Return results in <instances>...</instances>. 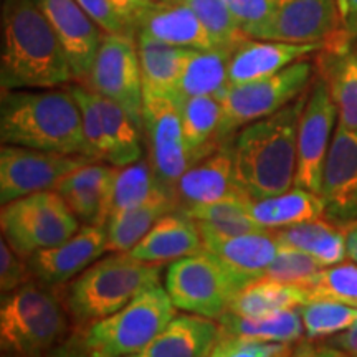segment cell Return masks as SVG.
Masks as SVG:
<instances>
[{
	"instance_id": "obj_1",
	"label": "cell",
	"mask_w": 357,
	"mask_h": 357,
	"mask_svg": "<svg viewBox=\"0 0 357 357\" xmlns=\"http://www.w3.org/2000/svg\"><path fill=\"white\" fill-rule=\"evenodd\" d=\"M0 86L60 88L73 82L68 56L35 0H2Z\"/></svg>"
},
{
	"instance_id": "obj_2",
	"label": "cell",
	"mask_w": 357,
	"mask_h": 357,
	"mask_svg": "<svg viewBox=\"0 0 357 357\" xmlns=\"http://www.w3.org/2000/svg\"><path fill=\"white\" fill-rule=\"evenodd\" d=\"M307 93L278 113L258 119L231 137L235 174L252 200L293 189L298 160V129Z\"/></svg>"
},
{
	"instance_id": "obj_3",
	"label": "cell",
	"mask_w": 357,
	"mask_h": 357,
	"mask_svg": "<svg viewBox=\"0 0 357 357\" xmlns=\"http://www.w3.org/2000/svg\"><path fill=\"white\" fill-rule=\"evenodd\" d=\"M2 144L88 155L82 111L70 89H10L0 100Z\"/></svg>"
},
{
	"instance_id": "obj_4",
	"label": "cell",
	"mask_w": 357,
	"mask_h": 357,
	"mask_svg": "<svg viewBox=\"0 0 357 357\" xmlns=\"http://www.w3.org/2000/svg\"><path fill=\"white\" fill-rule=\"evenodd\" d=\"M162 265L146 263L131 253H111L88 266L63 289L65 306L77 329L108 318L146 288L158 284Z\"/></svg>"
},
{
	"instance_id": "obj_5",
	"label": "cell",
	"mask_w": 357,
	"mask_h": 357,
	"mask_svg": "<svg viewBox=\"0 0 357 357\" xmlns=\"http://www.w3.org/2000/svg\"><path fill=\"white\" fill-rule=\"evenodd\" d=\"M70 312L55 287L33 280L2 294L0 346L17 357H45L70 336Z\"/></svg>"
},
{
	"instance_id": "obj_6",
	"label": "cell",
	"mask_w": 357,
	"mask_h": 357,
	"mask_svg": "<svg viewBox=\"0 0 357 357\" xmlns=\"http://www.w3.org/2000/svg\"><path fill=\"white\" fill-rule=\"evenodd\" d=\"M176 314L177 307L166 287L158 283L137 294L123 310L79 333L96 357H129L144 349Z\"/></svg>"
},
{
	"instance_id": "obj_7",
	"label": "cell",
	"mask_w": 357,
	"mask_h": 357,
	"mask_svg": "<svg viewBox=\"0 0 357 357\" xmlns=\"http://www.w3.org/2000/svg\"><path fill=\"white\" fill-rule=\"evenodd\" d=\"M83 223L56 190H43L2 205V236L20 257L63 243Z\"/></svg>"
},
{
	"instance_id": "obj_8",
	"label": "cell",
	"mask_w": 357,
	"mask_h": 357,
	"mask_svg": "<svg viewBox=\"0 0 357 357\" xmlns=\"http://www.w3.org/2000/svg\"><path fill=\"white\" fill-rule=\"evenodd\" d=\"M166 289L178 311L220 319L243 284L207 250L169 263Z\"/></svg>"
},
{
	"instance_id": "obj_9",
	"label": "cell",
	"mask_w": 357,
	"mask_h": 357,
	"mask_svg": "<svg viewBox=\"0 0 357 357\" xmlns=\"http://www.w3.org/2000/svg\"><path fill=\"white\" fill-rule=\"evenodd\" d=\"M312 73L314 66L305 58L271 77L230 84L220 96L223 106L222 141H230L242 128L278 113L293 102L306 91Z\"/></svg>"
},
{
	"instance_id": "obj_10",
	"label": "cell",
	"mask_w": 357,
	"mask_h": 357,
	"mask_svg": "<svg viewBox=\"0 0 357 357\" xmlns=\"http://www.w3.org/2000/svg\"><path fill=\"white\" fill-rule=\"evenodd\" d=\"M84 86L118 102L142 129L144 86L137 40L132 33H105Z\"/></svg>"
},
{
	"instance_id": "obj_11",
	"label": "cell",
	"mask_w": 357,
	"mask_h": 357,
	"mask_svg": "<svg viewBox=\"0 0 357 357\" xmlns=\"http://www.w3.org/2000/svg\"><path fill=\"white\" fill-rule=\"evenodd\" d=\"M93 160L22 146L2 144L0 149V202L7 205L25 195L55 190L63 178Z\"/></svg>"
},
{
	"instance_id": "obj_12",
	"label": "cell",
	"mask_w": 357,
	"mask_h": 357,
	"mask_svg": "<svg viewBox=\"0 0 357 357\" xmlns=\"http://www.w3.org/2000/svg\"><path fill=\"white\" fill-rule=\"evenodd\" d=\"M339 119L328 83L316 78L300 119L298 129V160L294 187L319 194L323 169Z\"/></svg>"
},
{
	"instance_id": "obj_13",
	"label": "cell",
	"mask_w": 357,
	"mask_h": 357,
	"mask_svg": "<svg viewBox=\"0 0 357 357\" xmlns=\"http://www.w3.org/2000/svg\"><path fill=\"white\" fill-rule=\"evenodd\" d=\"M142 129L149 144L151 166L160 181L174 190L182 174L195 162L187 147L176 102L164 96L144 95Z\"/></svg>"
},
{
	"instance_id": "obj_14",
	"label": "cell",
	"mask_w": 357,
	"mask_h": 357,
	"mask_svg": "<svg viewBox=\"0 0 357 357\" xmlns=\"http://www.w3.org/2000/svg\"><path fill=\"white\" fill-rule=\"evenodd\" d=\"M324 217L342 229L357 223V129L337 124L321 181Z\"/></svg>"
},
{
	"instance_id": "obj_15",
	"label": "cell",
	"mask_w": 357,
	"mask_h": 357,
	"mask_svg": "<svg viewBox=\"0 0 357 357\" xmlns=\"http://www.w3.org/2000/svg\"><path fill=\"white\" fill-rule=\"evenodd\" d=\"M105 253H108L106 227L83 223L63 243L42 250L26 260L35 280L56 288L82 275Z\"/></svg>"
},
{
	"instance_id": "obj_16",
	"label": "cell",
	"mask_w": 357,
	"mask_h": 357,
	"mask_svg": "<svg viewBox=\"0 0 357 357\" xmlns=\"http://www.w3.org/2000/svg\"><path fill=\"white\" fill-rule=\"evenodd\" d=\"M50 22L68 56L73 79L86 82L105 32L79 7L77 0H35Z\"/></svg>"
},
{
	"instance_id": "obj_17",
	"label": "cell",
	"mask_w": 357,
	"mask_h": 357,
	"mask_svg": "<svg viewBox=\"0 0 357 357\" xmlns=\"http://www.w3.org/2000/svg\"><path fill=\"white\" fill-rule=\"evenodd\" d=\"M339 33L337 0H275L266 40L326 45Z\"/></svg>"
},
{
	"instance_id": "obj_18",
	"label": "cell",
	"mask_w": 357,
	"mask_h": 357,
	"mask_svg": "<svg viewBox=\"0 0 357 357\" xmlns=\"http://www.w3.org/2000/svg\"><path fill=\"white\" fill-rule=\"evenodd\" d=\"M231 139L205 158L195 160L176 184L178 211L223 199L247 197L235 174ZM252 200V199H250Z\"/></svg>"
},
{
	"instance_id": "obj_19",
	"label": "cell",
	"mask_w": 357,
	"mask_h": 357,
	"mask_svg": "<svg viewBox=\"0 0 357 357\" xmlns=\"http://www.w3.org/2000/svg\"><path fill=\"white\" fill-rule=\"evenodd\" d=\"M323 48L324 43H288L278 40L248 38L231 52L229 82L230 84H242L271 77Z\"/></svg>"
},
{
	"instance_id": "obj_20",
	"label": "cell",
	"mask_w": 357,
	"mask_h": 357,
	"mask_svg": "<svg viewBox=\"0 0 357 357\" xmlns=\"http://www.w3.org/2000/svg\"><path fill=\"white\" fill-rule=\"evenodd\" d=\"M202 236L204 248L211 252L245 287L261 280L278 253L273 231H252L235 236Z\"/></svg>"
},
{
	"instance_id": "obj_21",
	"label": "cell",
	"mask_w": 357,
	"mask_h": 357,
	"mask_svg": "<svg viewBox=\"0 0 357 357\" xmlns=\"http://www.w3.org/2000/svg\"><path fill=\"white\" fill-rule=\"evenodd\" d=\"M114 172L116 166L89 160L68 174L55 190L65 199L79 222L106 227Z\"/></svg>"
},
{
	"instance_id": "obj_22",
	"label": "cell",
	"mask_w": 357,
	"mask_h": 357,
	"mask_svg": "<svg viewBox=\"0 0 357 357\" xmlns=\"http://www.w3.org/2000/svg\"><path fill=\"white\" fill-rule=\"evenodd\" d=\"M321 77L328 83L339 124L357 129V43L339 33L321 50Z\"/></svg>"
},
{
	"instance_id": "obj_23",
	"label": "cell",
	"mask_w": 357,
	"mask_h": 357,
	"mask_svg": "<svg viewBox=\"0 0 357 357\" xmlns=\"http://www.w3.org/2000/svg\"><path fill=\"white\" fill-rule=\"evenodd\" d=\"M202 250L204 242L197 223L182 211H174L160 217L129 253L141 261L166 265Z\"/></svg>"
},
{
	"instance_id": "obj_24",
	"label": "cell",
	"mask_w": 357,
	"mask_h": 357,
	"mask_svg": "<svg viewBox=\"0 0 357 357\" xmlns=\"http://www.w3.org/2000/svg\"><path fill=\"white\" fill-rule=\"evenodd\" d=\"M220 339L217 319L182 312L153 341L129 357H208Z\"/></svg>"
},
{
	"instance_id": "obj_25",
	"label": "cell",
	"mask_w": 357,
	"mask_h": 357,
	"mask_svg": "<svg viewBox=\"0 0 357 357\" xmlns=\"http://www.w3.org/2000/svg\"><path fill=\"white\" fill-rule=\"evenodd\" d=\"M136 35L190 50H208L213 42L195 12L184 2H158L142 17Z\"/></svg>"
},
{
	"instance_id": "obj_26",
	"label": "cell",
	"mask_w": 357,
	"mask_h": 357,
	"mask_svg": "<svg viewBox=\"0 0 357 357\" xmlns=\"http://www.w3.org/2000/svg\"><path fill=\"white\" fill-rule=\"evenodd\" d=\"M144 95L169 98L176 102L178 83L190 56V48L172 47L136 35Z\"/></svg>"
},
{
	"instance_id": "obj_27",
	"label": "cell",
	"mask_w": 357,
	"mask_h": 357,
	"mask_svg": "<svg viewBox=\"0 0 357 357\" xmlns=\"http://www.w3.org/2000/svg\"><path fill=\"white\" fill-rule=\"evenodd\" d=\"M153 202L177 204V199L171 187L160 181L149 160L139 159L129 166L116 167L109 197V217L116 212Z\"/></svg>"
},
{
	"instance_id": "obj_28",
	"label": "cell",
	"mask_w": 357,
	"mask_h": 357,
	"mask_svg": "<svg viewBox=\"0 0 357 357\" xmlns=\"http://www.w3.org/2000/svg\"><path fill=\"white\" fill-rule=\"evenodd\" d=\"M220 337H245L263 342L293 344L305 334L300 307L263 316H240L225 312L220 319Z\"/></svg>"
},
{
	"instance_id": "obj_29",
	"label": "cell",
	"mask_w": 357,
	"mask_h": 357,
	"mask_svg": "<svg viewBox=\"0 0 357 357\" xmlns=\"http://www.w3.org/2000/svg\"><path fill=\"white\" fill-rule=\"evenodd\" d=\"M273 234L278 243L301 250L316 258L324 268L342 263L347 257V230L329 222L328 218L323 220L319 217L314 220H306L275 230Z\"/></svg>"
},
{
	"instance_id": "obj_30",
	"label": "cell",
	"mask_w": 357,
	"mask_h": 357,
	"mask_svg": "<svg viewBox=\"0 0 357 357\" xmlns=\"http://www.w3.org/2000/svg\"><path fill=\"white\" fill-rule=\"evenodd\" d=\"M250 213L263 230L273 231L324 215V204L316 192L293 187L283 194L252 200Z\"/></svg>"
},
{
	"instance_id": "obj_31",
	"label": "cell",
	"mask_w": 357,
	"mask_h": 357,
	"mask_svg": "<svg viewBox=\"0 0 357 357\" xmlns=\"http://www.w3.org/2000/svg\"><path fill=\"white\" fill-rule=\"evenodd\" d=\"M187 147L195 160L205 158L225 142L222 141L223 106L218 96H192L178 102Z\"/></svg>"
},
{
	"instance_id": "obj_32",
	"label": "cell",
	"mask_w": 357,
	"mask_h": 357,
	"mask_svg": "<svg viewBox=\"0 0 357 357\" xmlns=\"http://www.w3.org/2000/svg\"><path fill=\"white\" fill-rule=\"evenodd\" d=\"M231 52L222 48L192 50L178 83L176 105L192 96H218L230 86L229 61Z\"/></svg>"
},
{
	"instance_id": "obj_33",
	"label": "cell",
	"mask_w": 357,
	"mask_h": 357,
	"mask_svg": "<svg viewBox=\"0 0 357 357\" xmlns=\"http://www.w3.org/2000/svg\"><path fill=\"white\" fill-rule=\"evenodd\" d=\"M250 204L252 200L247 197H231L213 204L181 208V211L195 220L200 235L235 236L252 234V231H268L253 220Z\"/></svg>"
},
{
	"instance_id": "obj_34",
	"label": "cell",
	"mask_w": 357,
	"mask_h": 357,
	"mask_svg": "<svg viewBox=\"0 0 357 357\" xmlns=\"http://www.w3.org/2000/svg\"><path fill=\"white\" fill-rule=\"evenodd\" d=\"M310 301V293L300 284H287L261 278L245 287L231 301L230 312L240 316H263L294 310Z\"/></svg>"
},
{
	"instance_id": "obj_35",
	"label": "cell",
	"mask_w": 357,
	"mask_h": 357,
	"mask_svg": "<svg viewBox=\"0 0 357 357\" xmlns=\"http://www.w3.org/2000/svg\"><path fill=\"white\" fill-rule=\"evenodd\" d=\"M109 142V164L124 167L142 159L141 129L118 102L91 91Z\"/></svg>"
},
{
	"instance_id": "obj_36",
	"label": "cell",
	"mask_w": 357,
	"mask_h": 357,
	"mask_svg": "<svg viewBox=\"0 0 357 357\" xmlns=\"http://www.w3.org/2000/svg\"><path fill=\"white\" fill-rule=\"evenodd\" d=\"M174 211H178L176 202H153L113 213L106 222L108 253H129L160 217Z\"/></svg>"
},
{
	"instance_id": "obj_37",
	"label": "cell",
	"mask_w": 357,
	"mask_h": 357,
	"mask_svg": "<svg viewBox=\"0 0 357 357\" xmlns=\"http://www.w3.org/2000/svg\"><path fill=\"white\" fill-rule=\"evenodd\" d=\"M300 312L307 341L336 336L357 319V306L334 300H311L300 306Z\"/></svg>"
},
{
	"instance_id": "obj_38",
	"label": "cell",
	"mask_w": 357,
	"mask_h": 357,
	"mask_svg": "<svg viewBox=\"0 0 357 357\" xmlns=\"http://www.w3.org/2000/svg\"><path fill=\"white\" fill-rule=\"evenodd\" d=\"M189 6L199 20L202 22L208 35H211L213 47L222 50L234 52L240 43L248 40L231 15L225 0H181Z\"/></svg>"
},
{
	"instance_id": "obj_39",
	"label": "cell",
	"mask_w": 357,
	"mask_h": 357,
	"mask_svg": "<svg viewBox=\"0 0 357 357\" xmlns=\"http://www.w3.org/2000/svg\"><path fill=\"white\" fill-rule=\"evenodd\" d=\"M311 300H334L357 306V263L326 266L303 284Z\"/></svg>"
},
{
	"instance_id": "obj_40",
	"label": "cell",
	"mask_w": 357,
	"mask_h": 357,
	"mask_svg": "<svg viewBox=\"0 0 357 357\" xmlns=\"http://www.w3.org/2000/svg\"><path fill=\"white\" fill-rule=\"evenodd\" d=\"M66 88L75 96V100H77L79 106V111H82L83 134L88 146L89 158L93 160H98V162L109 164V142L108 137H106L101 116L98 113L95 101H93L91 89L78 83L68 84Z\"/></svg>"
},
{
	"instance_id": "obj_41",
	"label": "cell",
	"mask_w": 357,
	"mask_h": 357,
	"mask_svg": "<svg viewBox=\"0 0 357 357\" xmlns=\"http://www.w3.org/2000/svg\"><path fill=\"white\" fill-rule=\"evenodd\" d=\"M278 253L266 268L263 278L280 281L287 284H306L318 271L323 270V265L301 250L278 243Z\"/></svg>"
},
{
	"instance_id": "obj_42",
	"label": "cell",
	"mask_w": 357,
	"mask_h": 357,
	"mask_svg": "<svg viewBox=\"0 0 357 357\" xmlns=\"http://www.w3.org/2000/svg\"><path fill=\"white\" fill-rule=\"evenodd\" d=\"M236 24L248 38L266 40L273 20L275 0H225Z\"/></svg>"
},
{
	"instance_id": "obj_43",
	"label": "cell",
	"mask_w": 357,
	"mask_h": 357,
	"mask_svg": "<svg viewBox=\"0 0 357 357\" xmlns=\"http://www.w3.org/2000/svg\"><path fill=\"white\" fill-rule=\"evenodd\" d=\"M289 354V344L245 337H220L208 357H288Z\"/></svg>"
},
{
	"instance_id": "obj_44",
	"label": "cell",
	"mask_w": 357,
	"mask_h": 357,
	"mask_svg": "<svg viewBox=\"0 0 357 357\" xmlns=\"http://www.w3.org/2000/svg\"><path fill=\"white\" fill-rule=\"evenodd\" d=\"M33 280L29 260L20 257L2 236V243H0V291L2 294H7Z\"/></svg>"
},
{
	"instance_id": "obj_45",
	"label": "cell",
	"mask_w": 357,
	"mask_h": 357,
	"mask_svg": "<svg viewBox=\"0 0 357 357\" xmlns=\"http://www.w3.org/2000/svg\"><path fill=\"white\" fill-rule=\"evenodd\" d=\"M77 2L105 33H131L109 0H77Z\"/></svg>"
},
{
	"instance_id": "obj_46",
	"label": "cell",
	"mask_w": 357,
	"mask_h": 357,
	"mask_svg": "<svg viewBox=\"0 0 357 357\" xmlns=\"http://www.w3.org/2000/svg\"><path fill=\"white\" fill-rule=\"evenodd\" d=\"M116 13L121 17L124 25L131 33L136 35V29L146 15V12L154 6L155 0H109Z\"/></svg>"
},
{
	"instance_id": "obj_47",
	"label": "cell",
	"mask_w": 357,
	"mask_h": 357,
	"mask_svg": "<svg viewBox=\"0 0 357 357\" xmlns=\"http://www.w3.org/2000/svg\"><path fill=\"white\" fill-rule=\"evenodd\" d=\"M45 357H96L89 351V347L84 342V339L79 333V329H75L68 337L56 346L55 349L48 352Z\"/></svg>"
},
{
	"instance_id": "obj_48",
	"label": "cell",
	"mask_w": 357,
	"mask_h": 357,
	"mask_svg": "<svg viewBox=\"0 0 357 357\" xmlns=\"http://www.w3.org/2000/svg\"><path fill=\"white\" fill-rule=\"evenodd\" d=\"M341 33L347 38L357 40V0H337Z\"/></svg>"
},
{
	"instance_id": "obj_49",
	"label": "cell",
	"mask_w": 357,
	"mask_h": 357,
	"mask_svg": "<svg viewBox=\"0 0 357 357\" xmlns=\"http://www.w3.org/2000/svg\"><path fill=\"white\" fill-rule=\"evenodd\" d=\"M288 357H351L344 351L337 349L331 344H312V342H303L293 351Z\"/></svg>"
},
{
	"instance_id": "obj_50",
	"label": "cell",
	"mask_w": 357,
	"mask_h": 357,
	"mask_svg": "<svg viewBox=\"0 0 357 357\" xmlns=\"http://www.w3.org/2000/svg\"><path fill=\"white\" fill-rule=\"evenodd\" d=\"M328 344L344 351L346 354H349L351 357H357V319L351 328L346 329V331L339 333L336 336L329 339Z\"/></svg>"
},
{
	"instance_id": "obj_51",
	"label": "cell",
	"mask_w": 357,
	"mask_h": 357,
	"mask_svg": "<svg viewBox=\"0 0 357 357\" xmlns=\"http://www.w3.org/2000/svg\"><path fill=\"white\" fill-rule=\"evenodd\" d=\"M346 247H347V257H349L354 263H357V223L356 225L349 227V230H347Z\"/></svg>"
},
{
	"instance_id": "obj_52",
	"label": "cell",
	"mask_w": 357,
	"mask_h": 357,
	"mask_svg": "<svg viewBox=\"0 0 357 357\" xmlns=\"http://www.w3.org/2000/svg\"><path fill=\"white\" fill-rule=\"evenodd\" d=\"M158 2H181V0H158Z\"/></svg>"
},
{
	"instance_id": "obj_53",
	"label": "cell",
	"mask_w": 357,
	"mask_h": 357,
	"mask_svg": "<svg viewBox=\"0 0 357 357\" xmlns=\"http://www.w3.org/2000/svg\"><path fill=\"white\" fill-rule=\"evenodd\" d=\"M2 357H17V356H13V354H7V352H2Z\"/></svg>"
}]
</instances>
